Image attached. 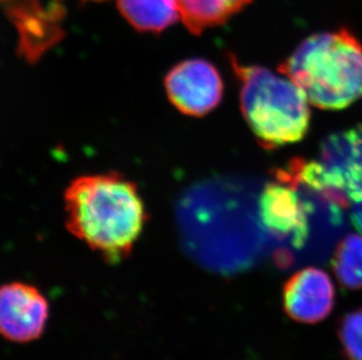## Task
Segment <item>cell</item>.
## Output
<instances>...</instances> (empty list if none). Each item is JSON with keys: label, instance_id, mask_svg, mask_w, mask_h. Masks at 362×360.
Returning <instances> with one entry per match:
<instances>
[{"label": "cell", "instance_id": "3", "mask_svg": "<svg viewBox=\"0 0 362 360\" xmlns=\"http://www.w3.org/2000/svg\"><path fill=\"white\" fill-rule=\"evenodd\" d=\"M231 61L240 81L243 116L262 145L274 149L303 140L311 119L304 92L265 67Z\"/></svg>", "mask_w": 362, "mask_h": 360}, {"label": "cell", "instance_id": "7", "mask_svg": "<svg viewBox=\"0 0 362 360\" xmlns=\"http://www.w3.org/2000/svg\"><path fill=\"white\" fill-rule=\"evenodd\" d=\"M334 303V284L322 269H301L284 286V310L299 323L315 324L326 320Z\"/></svg>", "mask_w": 362, "mask_h": 360}, {"label": "cell", "instance_id": "9", "mask_svg": "<svg viewBox=\"0 0 362 360\" xmlns=\"http://www.w3.org/2000/svg\"><path fill=\"white\" fill-rule=\"evenodd\" d=\"M123 18L140 32L160 33L180 16L177 0H117Z\"/></svg>", "mask_w": 362, "mask_h": 360}, {"label": "cell", "instance_id": "6", "mask_svg": "<svg viewBox=\"0 0 362 360\" xmlns=\"http://www.w3.org/2000/svg\"><path fill=\"white\" fill-rule=\"evenodd\" d=\"M49 304L38 288L23 282L0 287V335L14 343H30L44 333Z\"/></svg>", "mask_w": 362, "mask_h": 360}, {"label": "cell", "instance_id": "12", "mask_svg": "<svg viewBox=\"0 0 362 360\" xmlns=\"http://www.w3.org/2000/svg\"><path fill=\"white\" fill-rule=\"evenodd\" d=\"M338 337L346 360H362V306L342 317Z\"/></svg>", "mask_w": 362, "mask_h": 360}, {"label": "cell", "instance_id": "10", "mask_svg": "<svg viewBox=\"0 0 362 360\" xmlns=\"http://www.w3.org/2000/svg\"><path fill=\"white\" fill-rule=\"evenodd\" d=\"M252 0H177L180 16L189 31L199 35L218 26L242 11Z\"/></svg>", "mask_w": 362, "mask_h": 360}, {"label": "cell", "instance_id": "2", "mask_svg": "<svg viewBox=\"0 0 362 360\" xmlns=\"http://www.w3.org/2000/svg\"><path fill=\"white\" fill-rule=\"evenodd\" d=\"M325 110L345 109L362 97V44L351 32H325L305 39L279 67Z\"/></svg>", "mask_w": 362, "mask_h": 360}, {"label": "cell", "instance_id": "4", "mask_svg": "<svg viewBox=\"0 0 362 360\" xmlns=\"http://www.w3.org/2000/svg\"><path fill=\"white\" fill-rule=\"evenodd\" d=\"M278 178L294 186L304 184L339 206L362 201V124L333 133L315 160H293Z\"/></svg>", "mask_w": 362, "mask_h": 360}, {"label": "cell", "instance_id": "5", "mask_svg": "<svg viewBox=\"0 0 362 360\" xmlns=\"http://www.w3.org/2000/svg\"><path fill=\"white\" fill-rule=\"evenodd\" d=\"M164 85L170 102L189 116H204L218 106L223 97L222 78L211 62L185 60L171 68Z\"/></svg>", "mask_w": 362, "mask_h": 360}, {"label": "cell", "instance_id": "8", "mask_svg": "<svg viewBox=\"0 0 362 360\" xmlns=\"http://www.w3.org/2000/svg\"><path fill=\"white\" fill-rule=\"evenodd\" d=\"M292 184L278 179L267 184L259 199L262 224L274 235L291 238L293 245L304 244L308 234V208Z\"/></svg>", "mask_w": 362, "mask_h": 360}, {"label": "cell", "instance_id": "11", "mask_svg": "<svg viewBox=\"0 0 362 360\" xmlns=\"http://www.w3.org/2000/svg\"><path fill=\"white\" fill-rule=\"evenodd\" d=\"M333 270L344 288H362V235L351 234L342 239L333 256Z\"/></svg>", "mask_w": 362, "mask_h": 360}, {"label": "cell", "instance_id": "1", "mask_svg": "<svg viewBox=\"0 0 362 360\" xmlns=\"http://www.w3.org/2000/svg\"><path fill=\"white\" fill-rule=\"evenodd\" d=\"M65 212L69 231L112 263L132 253L147 221L136 184L114 172L73 180Z\"/></svg>", "mask_w": 362, "mask_h": 360}]
</instances>
